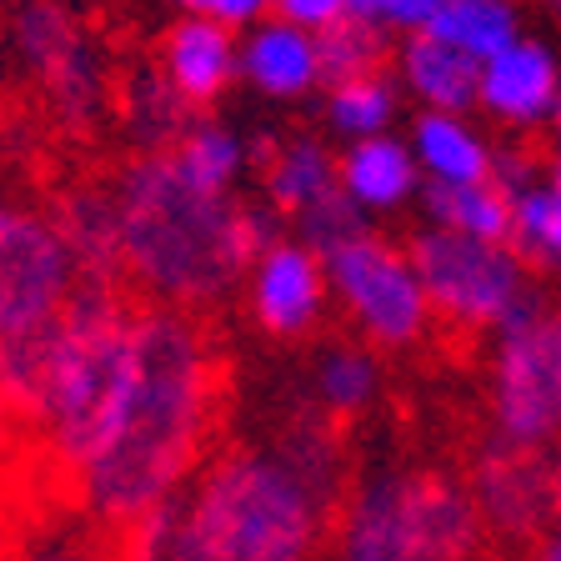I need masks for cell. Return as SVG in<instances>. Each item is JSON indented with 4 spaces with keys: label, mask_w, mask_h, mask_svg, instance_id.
Returning <instances> with one entry per match:
<instances>
[{
    "label": "cell",
    "mask_w": 561,
    "mask_h": 561,
    "mask_svg": "<svg viewBox=\"0 0 561 561\" xmlns=\"http://www.w3.org/2000/svg\"><path fill=\"white\" fill-rule=\"evenodd\" d=\"M25 561H85V557H76V551H35Z\"/></svg>",
    "instance_id": "cell-34"
},
{
    "label": "cell",
    "mask_w": 561,
    "mask_h": 561,
    "mask_svg": "<svg viewBox=\"0 0 561 561\" xmlns=\"http://www.w3.org/2000/svg\"><path fill=\"white\" fill-rule=\"evenodd\" d=\"M236 70L266 101H306L321 91V46L301 25L266 15L236 35Z\"/></svg>",
    "instance_id": "cell-14"
},
{
    "label": "cell",
    "mask_w": 561,
    "mask_h": 561,
    "mask_svg": "<svg viewBox=\"0 0 561 561\" xmlns=\"http://www.w3.org/2000/svg\"><path fill=\"white\" fill-rule=\"evenodd\" d=\"M271 15L301 25V31L321 35L331 25H341L351 15V0H271Z\"/></svg>",
    "instance_id": "cell-32"
},
{
    "label": "cell",
    "mask_w": 561,
    "mask_h": 561,
    "mask_svg": "<svg viewBox=\"0 0 561 561\" xmlns=\"http://www.w3.org/2000/svg\"><path fill=\"white\" fill-rule=\"evenodd\" d=\"M121 126L126 136L140 146V156H156V151H175V140L191 130V105L181 101L171 81L156 70H136L130 81H121Z\"/></svg>",
    "instance_id": "cell-21"
},
{
    "label": "cell",
    "mask_w": 561,
    "mask_h": 561,
    "mask_svg": "<svg viewBox=\"0 0 561 561\" xmlns=\"http://www.w3.org/2000/svg\"><path fill=\"white\" fill-rule=\"evenodd\" d=\"M136 371V306L116 286H81L41 331L0 341V391L70 477L105 446Z\"/></svg>",
    "instance_id": "cell-2"
},
{
    "label": "cell",
    "mask_w": 561,
    "mask_h": 561,
    "mask_svg": "<svg viewBox=\"0 0 561 561\" xmlns=\"http://www.w3.org/2000/svg\"><path fill=\"white\" fill-rule=\"evenodd\" d=\"M11 50L25 66L60 126L91 130L111 105V70L101 46L91 41L60 0H21L11 11Z\"/></svg>",
    "instance_id": "cell-8"
},
{
    "label": "cell",
    "mask_w": 561,
    "mask_h": 561,
    "mask_svg": "<svg viewBox=\"0 0 561 561\" xmlns=\"http://www.w3.org/2000/svg\"><path fill=\"white\" fill-rule=\"evenodd\" d=\"M221 411V356L201 316L146 306L136 311V371L105 446L76 471L85 512L111 531L171 506L206 461Z\"/></svg>",
    "instance_id": "cell-1"
},
{
    "label": "cell",
    "mask_w": 561,
    "mask_h": 561,
    "mask_svg": "<svg viewBox=\"0 0 561 561\" xmlns=\"http://www.w3.org/2000/svg\"><path fill=\"white\" fill-rule=\"evenodd\" d=\"M327 266L311 245L296 236H280L266 251H256L251 271H245V306L266 336L276 341H301L316 331V321L327 316Z\"/></svg>",
    "instance_id": "cell-12"
},
{
    "label": "cell",
    "mask_w": 561,
    "mask_h": 561,
    "mask_svg": "<svg viewBox=\"0 0 561 561\" xmlns=\"http://www.w3.org/2000/svg\"><path fill=\"white\" fill-rule=\"evenodd\" d=\"M161 76L181 91V101L191 111L216 105L241 81V70H236V31H226L221 21H206V15H181L161 41Z\"/></svg>",
    "instance_id": "cell-15"
},
{
    "label": "cell",
    "mask_w": 561,
    "mask_h": 561,
    "mask_svg": "<svg viewBox=\"0 0 561 561\" xmlns=\"http://www.w3.org/2000/svg\"><path fill=\"white\" fill-rule=\"evenodd\" d=\"M522 561H561V522L551 526L541 541H531V547L522 551Z\"/></svg>",
    "instance_id": "cell-33"
},
{
    "label": "cell",
    "mask_w": 561,
    "mask_h": 561,
    "mask_svg": "<svg viewBox=\"0 0 561 561\" xmlns=\"http://www.w3.org/2000/svg\"><path fill=\"white\" fill-rule=\"evenodd\" d=\"M491 426L516 446L561 442V362L551 336V306L541 296L496 331L491 346Z\"/></svg>",
    "instance_id": "cell-9"
},
{
    "label": "cell",
    "mask_w": 561,
    "mask_h": 561,
    "mask_svg": "<svg viewBox=\"0 0 561 561\" xmlns=\"http://www.w3.org/2000/svg\"><path fill=\"white\" fill-rule=\"evenodd\" d=\"M76 291L81 271L56 216H41L0 191V341L56 321Z\"/></svg>",
    "instance_id": "cell-10"
},
{
    "label": "cell",
    "mask_w": 561,
    "mask_h": 561,
    "mask_svg": "<svg viewBox=\"0 0 561 561\" xmlns=\"http://www.w3.org/2000/svg\"><path fill=\"white\" fill-rule=\"evenodd\" d=\"M421 165L401 136H366L346 140V151L336 156V191L362 210V216H391V210L411 206L421 196Z\"/></svg>",
    "instance_id": "cell-16"
},
{
    "label": "cell",
    "mask_w": 561,
    "mask_h": 561,
    "mask_svg": "<svg viewBox=\"0 0 561 561\" xmlns=\"http://www.w3.org/2000/svg\"><path fill=\"white\" fill-rule=\"evenodd\" d=\"M171 5H181L186 15H206V21H221L226 31H251L256 21H266L271 15V0H171Z\"/></svg>",
    "instance_id": "cell-31"
},
{
    "label": "cell",
    "mask_w": 561,
    "mask_h": 561,
    "mask_svg": "<svg viewBox=\"0 0 561 561\" xmlns=\"http://www.w3.org/2000/svg\"><path fill=\"white\" fill-rule=\"evenodd\" d=\"M446 0H351V21H366L386 35H421Z\"/></svg>",
    "instance_id": "cell-30"
},
{
    "label": "cell",
    "mask_w": 561,
    "mask_h": 561,
    "mask_svg": "<svg viewBox=\"0 0 561 561\" xmlns=\"http://www.w3.org/2000/svg\"><path fill=\"white\" fill-rule=\"evenodd\" d=\"M316 46H321V85L381 76V70L391 66V35L366 21H351V15L316 35Z\"/></svg>",
    "instance_id": "cell-27"
},
{
    "label": "cell",
    "mask_w": 561,
    "mask_h": 561,
    "mask_svg": "<svg viewBox=\"0 0 561 561\" xmlns=\"http://www.w3.org/2000/svg\"><path fill=\"white\" fill-rule=\"evenodd\" d=\"M121 231V276L171 311H210L256 261L251 210L201 191L171 151L136 156L111 186Z\"/></svg>",
    "instance_id": "cell-3"
},
{
    "label": "cell",
    "mask_w": 561,
    "mask_h": 561,
    "mask_svg": "<svg viewBox=\"0 0 561 561\" xmlns=\"http://www.w3.org/2000/svg\"><path fill=\"white\" fill-rule=\"evenodd\" d=\"M471 502L491 547L526 551L561 522V461L557 446H516L491 436L467 471Z\"/></svg>",
    "instance_id": "cell-11"
},
{
    "label": "cell",
    "mask_w": 561,
    "mask_h": 561,
    "mask_svg": "<svg viewBox=\"0 0 561 561\" xmlns=\"http://www.w3.org/2000/svg\"><path fill=\"white\" fill-rule=\"evenodd\" d=\"M547 5H551V11H557V15H561V0H547Z\"/></svg>",
    "instance_id": "cell-37"
},
{
    "label": "cell",
    "mask_w": 561,
    "mask_h": 561,
    "mask_svg": "<svg viewBox=\"0 0 561 561\" xmlns=\"http://www.w3.org/2000/svg\"><path fill=\"white\" fill-rule=\"evenodd\" d=\"M426 35H436L442 46L461 50L471 60H486L496 50H506L522 31V5L516 0H446L436 21L426 25Z\"/></svg>",
    "instance_id": "cell-23"
},
{
    "label": "cell",
    "mask_w": 561,
    "mask_h": 561,
    "mask_svg": "<svg viewBox=\"0 0 561 561\" xmlns=\"http://www.w3.org/2000/svg\"><path fill=\"white\" fill-rule=\"evenodd\" d=\"M416 201L426 210V226L477 236V241H512L516 196L502 191L496 181H477V186H432L426 181Z\"/></svg>",
    "instance_id": "cell-22"
},
{
    "label": "cell",
    "mask_w": 561,
    "mask_h": 561,
    "mask_svg": "<svg viewBox=\"0 0 561 561\" xmlns=\"http://www.w3.org/2000/svg\"><path fill=\"white\" fill-rule=\"evenodd\" d=\"M512 245L522 251L526 266L561 271V196L551 186H526L516 196V221H512Z\"/></svg>",
    "instance_id": "cell-28"
},
{
    "label": "cell",
    "mask_w": 561,
    "mask_h": 561,
    "mask_svg": "<svg viewBox=\"0 0 561 561\" xmlns=\"http://www.w3.org/2000/svg\"><path fill=\"white\" fill-rule=\"evenodd\" d=\"M391 70H397L401 91L421 111H446V116H471L477 111L481 60L442 46L436 35H401V46L391 50Z\"/></svg>",
    "instance_id": "cell-17"
},
{
    "label": "cell",
    "mask_w": 561,
    "mask_h": 561,
    "mask_svg": "<svg viewBox=\"0 0 561 561\" xmlns=\"http://www.w3.org/2000/svg\"><path fill=\"white\" fill-rule=\"evenodd\" d=\"M551 336H557V362H561V306H551Z\"/></svg>",
    "instance_id": "cell-35"
},
{
    "label": "cell",
    "mask_w": 561,
    "mask_h": 561,
    "mask_svg": "<svg viewBox=\"0 0 561 561\" xmlns=\"http://www.w3.org/2000/svg\"><path fill=\"white\" fill-rule=\"evenodd\" d=\"M397 105H401V91H397V81L381 70V76L327 85L321 116H327V126L336 130L341 140H366V136H386V130H391Z\"/></svg>",
    "instance_id": "cell-26"
},
{
    "label": "cell",
    "mask_w": 561,
    "mask_h": 561,
    "mask_svg": "<svg viewBox=\"0 0 561 561\" xmlns=\"http://www.w3.org/2000/svg\"><path fill=\"white\" fill-rule=\"evenodd\" d=\"M316 407L327 411V416H362L366 407L376 401L381 391V366L366 346H327L321 351V362H316Z\"/></svg>",
    "instance_id": "cell-25"
},
{
    "label": "cell",
    "mask_w": 561,
    "mask_h": 561,
    "mask_svg": "<svg viewBox=\"0 0 561 561\" xmlns=\"http://www.w3.org/2000/svg\"><path fill=\"white\" fill-rule=\"evenodd\" d=\"M362 231H366V216L341 191H331L327 201H316L311 210L296 216V241L311 245L316 256H327V251H336L341 241H351V236H362Z\"/></svg>",
    "instance_id": "cell-29"
},
{
    "label": "cell",
    "mask_w": 561,
    "mask_h": 561,
    "mask_svg": "<svg viewBox=\"0 0 561 561\" xmlns=\"http://www.w3.org/2000/svg\"><path fill=\"white\" fill-rule=\"evenodd\" d=\"M407 251L421 276V291L432 301V316L471 336L502 331L537 296L512 241H477V236H456L442 226H421Z\"/></svg>",
    "instance_id": "cell-6"
},
{
    "label": "cell",
    "mask_w": 561,
    "mask_h": 561,
    "mask_svg": "<svg viewBox=\"0 0 561 561\" xmlns=\"http://www.w3.org/2000/svg\"><path fill=\"white\" fill-rule=\"evenodd\" d=\"M407 146L421 165V181L432 186H477L491 181L496 165V146L467 116H446V111H421L407 130Z\"/></svg>",
    "instance_id": "cell-18"
},
{
    "label": "cell",
    "mask_w": 561,
    "mask_h": 561,
    "mask_svg": "<svg viewBox=\"0 0 561 561\" xmlns=\"http://www.w3.org/2000/svg\"><path fill=\"white\" fill-rule=\"evenodd\" d=\"M261 186H266V206L296 221L301 210L336 191V156L327 140L306 130L286 140H261Z\"/></svg>",
    "instance_id": "cell-19"
},
{
    "label": "cell",
    "mask_w": 561,
    "mask_h": 561,
    "mask_svg": "<svg viewBox=\"0 0 561 561\" xmlns=\"http://www.w3.org/2000/svg\"><path fill=\"white\" fill-rule=\"evenodd\" d=\"M56 226L66 236L81 286H116L121 276V231H116V196L105 186L70 191L56 210Z\"/></svg>",
    "instance_id": "cell-20"
},
{
    "label": "cell",
    "mask_w": 561,
    "mask_h": 561,
    "mask_svg": "<svg viewBox=\"0 0 561 561\" xmlns=\"http://www.w3.org/2000/svg\"><path fill=\"white\" fill-rule=\"evenodd\" d=\"M175 165L186 181H196L201 191H216V196H231L236 181L245 175L251 165V140L241 130H231L226 121H191V130L175 140Z\"/></svg>",
    "instance_id": "cell-24"
},
{
    "label": "cell",
    "mask_w": 561,
    "mask_h": 561,
    "mask_svg": "<svg viewBox=\"0 0 561 561\" xmlns=\"http://www.w3.org/2000/svg\"><path fill=\"white\" fill-rule=\"evenodd\" d=\"M331 516L276 451L236 446L165 506L151 561H316Z\"/></svg>",
    "instance_id": "cell-4"
},
{
    "label": "cell",
    "mask_w": 561,
    "mask_h": 561,
    "mask_svg": "<svg viewBox=\"0 0 561 561\" xmlns=\"http://www.w3.org/2000/svg\"><path fill=\"white\" fill-rule=\"evenodd\" d=\"M477 105L506 130H537L551 126L561 105V60L547 41L516 35L506 50L481 60V91Z\"/></svg>",
    "instance_id": "cell-13"
},
{
    "label": "cell",
    "mask_w": 561,
    "mask_h": 561,
    "mask_svg": "<svg viewBox=\"0 0 561 561\" xmlns=\"http://www.w3.org/2000/svg\"><path fill=\"white\" fill-rule=\"evenodd\" d=\"M327 291L346 311V321L381 351H411L432 331V301L421 291V276L411 266V251L391 236L371 231L341 241L321 256Z\"/></svg>",
    "instance_id": "cell-7"
},
{
    "label": "cell",
    "mask_w": 561,
    "mask_h": 561,
    "mask_svg": "<svg viewBox=\"0 0 561 561\" xmlns=\"http://www.w3.org/2000/svg\"><path fill=\"white\" fill-rule=\"evenodd\" d=\"M557 461H561V446H557Z\"/></svg>",
    "instance_id": "cell-38"
},
{
    "label": "cell",
    "mask_w": 561,
    "mask_h": 561,
    "mask_svg": "<svg viewBox=\"0 0 561 561\" xmlns=\"http://www.w3.org/2000/svg\"><path fill=\"white\" fill-rule=\"evenodd\" d=\"M491 551L461 471H381L336 506V561H486Z\"/></svg>",
    "instance_id": "cell-5"
},
{
    "label": "cell",
    "mask_w": 561,
    "mask_h": 561,
    "mask_svg": "<svg viewBox=\"0 0 561 561\" xmlns=\"http://www.w3.org/2000/svg\"><path fill=\"white\" fill-rule=\"evenodd\" d=\"M5 421H11V407H5V391H0V432H5Z\"/></svg>",
    "instance_id": "cell-36"
}]
</instances>
